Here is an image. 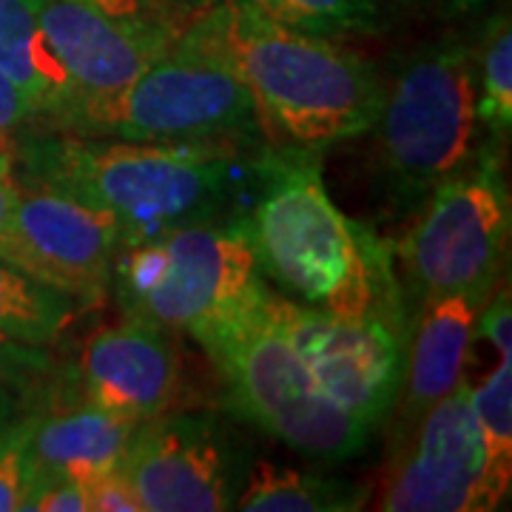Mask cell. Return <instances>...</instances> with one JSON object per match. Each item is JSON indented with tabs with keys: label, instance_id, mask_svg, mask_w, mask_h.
<instances>
[{
	"label": "cell",
	"instance_id": "1",
	"mask_svg": "<svg viewBox=\"0 0 512 512\" xmlns=\"http://www.w3.org/2000/svg\"><path fill=\"white\" fill-rule=\"evenodd\" d=\"M268 151L131 143L60 128L23 131L15 140L20 177L106 211L120 225L123 245L185 225L245 217Z\"/></svg>",
	"mask_w": 512,
	"mask_h": 512
},
{
	"label": "cell",
	"instance_id": "2",
	"mask_svg": "<svg viewBox=\"0 0 512 512\" xmlns=\"http://www.w3.org/2000/svg\"><path fill=\"white\" fill-rule=\"evenodd\" d=\"M183 32L237 74L271 148L322 154L376 123L382 74L333 37L296 32L234 0H214Z\"/></svg>",
	"mask_w": 512,
	"mask_h": 512
},
{
	"label": "cell",
	"instance_id": "3",
	"mask_svg": "<svg viewBox=\"0 0 512 512\" xmlns=\"http://www.w3.org/2000/svg\"><path fill=\"white\" fill-rule=\"evenodd\" d=\"M245 231L262 279L308 308L356 316L399 282L390 245L342 214L311 151H268Z\"/></svg>",
	"mask_w": 512,
	"mask_h": 512
},
{
	"label": "cell",
	"instance_id": "4",
	"mask_svg": "<svg viewBox=\"0 0 512 512\" xmlns=\"http://www.w3.org/2000/svg\"><path fill=\"white\" fill-rule=\"evenodd\" d=\"M259 291L237 311L194 330L225 387L231 413L319 464H342L370 447L376 430L330 399L302 353L262 305Z\"/></svg>",
	"mask_w": 512,
	"mask_h": 512
},
{
	"label": "cell",
	"instance_id": "5",
	"mask_svg": "<svg viewBox=\"0 0 512 512\" xmlns=\"http://www.w3.org/2000/svg\"><path fill=\"white\" fill-rule=\"evenodd\" d=\"M376 168L393 211L416 214L481 148L473 43L444 35L407 55L382 83Z\"/></svg>",
	"mask_w": 512,
	"mask_h": 512
},
{
	"label": "cell",
	"instance_id": "6",
	"mask_svg": "<svg viewBox=\"0 0 512 512\" xmlns=\"http://www.w3.org/2000/svg\"><path fill=\"white\" fill-rule=\"evenodd\" d=\"M60 131L131 143L271 148L237 74L185 32L126 89L80 100Z\"/></svg>",
	"mask_w": 512,
	"mask_h": 512
},
{
	"label": "cell",
	"instance_id": "7",
	"mask_svg": "<svg viewBox=\"0 0 512 512\" xmlns=\"http://www.w3.org/2000/svg\"><path fill=\"white\" fill-rule=\"evenodd\" d=\"M512 202L504 146L484 140L476 157L421 202L399 239V285L410 308L447 293L487 299L510 254Z\"/></svg>",
	"mask_w": 512,
	"mask_h": 512
},
{
	"label": "cell",
	"instance_id": "8",
	"mask_svg": "<svg viewBox=\"0 0 512 512\" xmlns=\"http://www.w3.org/2000/svg\"><path fill=\"white\" fill-rule=\"evenodd\" d=\"M262 285L245 217H231L123 245L109 293L128 319L191 336L237 311Z\"/></svg>",
	"mask_w": 512,
	"mask_h": 512
},
{
	"label": "cell",
	"instance_id": "9",
	"mask_svg": "<svg viewBox=\"0 0 512 512\" xmlns=\"http://www.w3.org/2000/svg\"><path fill=\"white\" fill-rule=\"evenodd\" d=\"M262 305L330 399L379 433L402 387L413 330L402 285L396 282L370 311L356 316L308 308L271 288L262 293Z\"/></svg>",
	"mask_w": 512,
	"mask_h": 512
},
{
	"label": "cell",
	"instance_id": "10",
	"mask_svg": "<svg viewBox=\"0 0 512 512\" xmlns=\"http://www.w3.org/2000/svg\"><path fill=\"white\" fill-rule=\"evenodd\" d=\"M251 464L220 416L168 410L137 424L123 473L146 512H222L237 507Z\"/></svg>",
	"mask_w": 512,
	"mask_h": 512
},
{
	"label": "cell",
	"instance_id": "11",
	"mask_svg": "<svg viewBox=\"0 0 512 512\" xmlns=\"http://www.w3.org/2000/svg\"><path fill=\"white\" fill-rule=\"evenodd\" d=\"M487 476V450L461 379L384 461V512H487L498 510Z\"/></svg>",
	"mask_w": 512,
	"mask_h": 512
},
{
	"label": "cell",
	"instance_id": "12",
	"mask_svg": "<svg viewBox=\"0 0 512 512\" xmlns=\"http://www.w3.org/2000/svg\"><path fill=\"white\" fill-rule=\"evenodd\" d=\"M37 18L80 100L126 89L183 35L148 0H37Z\"/></svg>",
	"mask_w": 512,
	"mask_h": 512
},
{
	"label": "cell",
	"instance_id": "13",
	"mask_svg": "<svg viewBox=\"0 0 512 512\" xmlns=\"http://www.w3.org/2000/svg\"><path fill=\"white\" fill-rule=\"evenodd\" d=\"M120 245V225L106 211L18 174L15 265L26 274L89 308L109 296Z\"/></svg>",
	"mask_w": 512,
	"mask_h": 512
},
{
	"label": "cell",
	"instance_id": "14",
	"mask_svg": "<svg viewBox=\"0 0 512 512\" xmlns=\"http://www.w3.org/2000/svg\"><path fill=\"white\" fill-rule=\"evenodd\" d=\"M74 382L80 399L140 424L180 402L183 362L168 330L126 316L83 342Z\"/></svg>",
	"mask_w": 512,
	"mask_h": 512
},
{
	"label": "cell",
	"instance_id": "15",
	"mask_svg": "<svg viewBox=\"0 0 512 512\" xmlns=\"http://www.w3.org/2000/svg\"><path fill=\"white\" fill-rule=\"evenodd\" d=\"M481 305L484 299L470 293H447L427 299L416 311L402 387L382 424L387 427V456L396 453L419 421L461 384Z\"/></svg>",
	"mask_w": 512,
	"mask_h": 512
},
{
	"label": "cell",
	"instance_id": "16",
	"mask_svg": "<svg viewBox=\"0 0 512 512\" xmlns=\"http://www.w3.org/2000/svg\"><path fill=\"white\" fill-rule=\"evenodd\" d=\"M134 430V421L77 396L52 413H32L29 453L43 476L92 481L123 467Z\"/></svg>",
	"mask_w": 512,
	"mask_h": 512
},
{
	"label": "cell",
	"instance_id": "17",
	"mask_svg": "<svg viewBox=\"0 0 512 512\" xmlns=\"http://www.w3.org/2000/svg\"><path fill=\"white\" fill-rule=\"evenodd\" d=\"M0 69L35 109L37 126L60 128L80 94L37 18V0H0Z\"/></svg>",
	"mask_w": 512,
	"mask_h": 512
},
{
	"label": "cell",
	"instance_id": "18",
	"mask_svg": "<svg viewBox=\"0 0 512 512\" xmlns=\"http://www.w3.org/2000/svg\"><path fill=\"white\" fill-rule=\"evenodd\" d=\"M370 501V487L350 478L293 470L256 461L234 510L248 512H356Z\"/></svg>",
	"mask_w": 512,
	"mask_h": 512
},
{
	"label": "cell",
	"instance_id": "19",
	"mask_svg": "<svg viewBox=\"0 0 512 512\" xmlns=\"http://www.w3.org/2000/svg\"><path fill=\"white\" fill-rule=\"evenodd\" d=\"M80 308L74 296L0 256V339L46 350L72 325Z\"/></svg>",
	"mask_w": 512,
	"mask_h": 512
},
{
	"label": "cell",
	"instance_id": "20",
	"mask_svg": "<svg viewBox=\"0 0 512 512\" xmlns=\"http://www.w3.org/2000/svg\"><path fill=\"white\" fill-rule=\"evenodd\" d=\"M478 120L487 137L507 143L512 128V32L510 15H493L473 43Z\"/></svg>",
	"mask_w": 512,
	"mask_h": 512
},
{
	"label": "cell",
	"instance_id": "21",
	"mask_svg": "<svg viewBox=\"0 0 512 512\" xmlns=\"http://www.w3.org/2000/svg\"><path fill=\"white\" fill-rule=\"evenodd\" d=\"M467 396L487 450L490 487L504 504L512 487V362H498L481 382L467 384Z\"/></svg>",
	"mask_w": 512,
	"mask_h": 512
},
{
	"label": "cell",
	"instance_id": "22",
	"mask_svg": "<svg viewBox=\"0 0 512 512\" xmlns=\"http://www.w3.org/2000/svg\"><path fill=\"white\" fill-rule=\"evenodd\" d=\"M274 23L319 37L365 35L379 26L382 0H234Z\"/></svg>",
	"mask_w": 512,
	"mask_h": 512
},
{
	"label": "cell",
	"instance_id": "23",
	"mask_svg": "<svg viewBox=\"0 0 512 512\" xmlns=\"http://www.w3.org/2000/svg\"><path fill=\"white\" fill-rule=\"evenodd\" d=\"M32 416H18L0 439V512L23 510L37 481V467L29 453Z\"/></svg>",
	"mask_w": 512,
	"mask_h": 512
},
{
	"label": "cell",
	"instance_id": "24",
	"mask_svg": "<svg viewBox=\"0 0 512 512\" xmlns=\"http://www.w3.org/2000/svg\"><path fill=\"white\" fill-rule=\"evenodd\" d=\"M23 512H92L89 484L72 476L37 473L35 487L23 504Z\"/></svg>",
	"mask_w": 512,
	"mask_h": 512
},
{
	"label": "cell",
	"instance_id": "25",
	"mask_svg": "<svg viewBox=\"0 0 512 512\" xmlns=\"http://www.w3.org/2000/svg\"><path fill=\"white\" fill-rule=\"evenodd\" d=\"M473 339L490 342L498 353V362H512V299L507 276L484 299V305L476 316Z\"/></svg>",
	"mask_w": 512,
	"mask_h": 512
},
{
	"label": "cell",
	"instance_id": "26",
	"mask_svg": "<svg viewBox=\"0 0 512 512\" xmlns=\"http://www.w3.org/2000/svg\"><path fill=\"white\" fill-rule=\"evenodd\" d=\"M15 200H18L15 143H0V256L9 262H15Z\"/></svg>",
	"mask_w": 512,
	"mask_h": 512
},
{
	"label": "cell",
	"instance_id": "27",
	"mask_svg": "<svg viewBox=\"0 0 512 512\" xmlns=\"http://www.w3.org/2000/svg\"><path fill=\"white\" fill-rule=\"evenodd\" d=\"M86 484H89L92 512H146L134 484L123 473V467L92 478Z\"/></svg>",
	"mask_w": 512,
	"mask_h": 512
},
{
	"label": "cell",
	"instance_id": "28",
	"mask_svg": "<svg viewBox=\"0 0 512 512\" xmlns=\"http://www.w3.org/2000/svg\"><path fill=\"white\" fill-rule=\"evenodd\" d=\"M46 370H49L46 350L23 348V345L0 339V382L12 384L15 390H23L35 379H40Z\"/></svg>",
	"mask_w": 512,
	"mask_h": 512
},
{
	"label": "cell",
	"instance_id": "29",
	"mask_svg": "<svg viewBox=\"0 0 512 512\" xmlns=\"http://www.w3.org/2000/svg\"><path fill=\"white\" fill-rule=\"evenodd\" d=\"M35 109L29 106L20 86L0 69V143H15L23 131L35 126Z\"/></svg>",
	"mask_w": 512,
	"mask_h": 512
},
{
	"label": "cell",
	"instance_id": "30",
	"mask_svg": "<svg viewBox=\"0 0 512 512\" xmlns=\"http://www.w3.org/2000/svg\"><path fill=\"white\" fill-rule=\"evenodd\" d=\"M18 399H15V387L0 382V439L6 436V430L18 419Z\"/></svg>",
	"mask_w": 512,
	"mask_h": 512
},
{
	"label": "cell",
	"instance_id": "31",
	"mask_svg": "<svg viewBox=\"0 0 512 512\" xmlns=\"http://www.w3.org/2000/svg\"><path fill=\"white\" fill-rule=\"evenodd\" d=\"M493 3H498V0H447L453 15H476V12L490 9Z\"/></svg>",
	"mask_w": 512,
	"mask_h": 512
}]
</instances>
